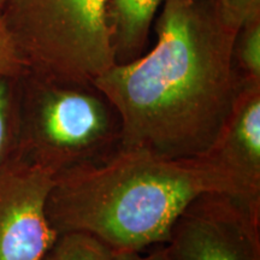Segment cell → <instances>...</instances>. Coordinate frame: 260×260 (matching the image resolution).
Masks as SVG:
<instances>
[{
    "label": "cell",
    "instance_id": "1",
    "mask_svg": "<svg viewBox=\"0 0 260 260\" xmlns=\"http://www.w3.org/2000/svg\"><path fill=\"white\" fill-rule=\"evenodd\" d=\"M155 32L148 53L113 64L93 84L121 117V148L198 158L242 83L233 57L237 31L223 22L218 0H165Z\"/></svg>",
    "mask_w": 260,
    "mask_h": 260
},
{
    "label": "cell",
    "instance_id": "2",
    "mask_svg": "<svg viewBox=\"0 0 260 260\" xmlns=\"http://www.w3.org/2000/svg\"><path fill=\"white\" fill-rule=\"evenodd\" d=\"M205 191L239 198L230 178L204 157L119 148L105 160L56 175L46 213L58 234L86 233L115 253L141 252L167 243L180 213Z\"/></svg>",
    "mask_w": 260,
    "mask_h": 260
},
{
    "label": "cell",
    "instance_id": "3",
    "mask_svg": "<svg viewBox=\"0 0 260 260\" xmlns=\"http://www.w3.org/2000/svg\"><path fill=\"white\" fill-rule=\"evenodd\" d=\"M18 154L54 176L121 148V117L93 83L27 71L18 80Z\"/></svg>",
    "mask_w": 260,
    "mask_h": 260
},
{
    "label": "cell",
    "instance_id": "4",
    "mask_svg": "<svg viewBox=\"0 0 260 260\" xmlns=\"http://www.w3.org/2000/svg\"><path fill=\"white\" fill-rule=\"evenodd\" d=\"M110 0H9L0 19L29 73L93 83L116 64Z\"/></svg>",
    "mask_w": 260,
    "mask_h": 260
},
{
    "label": "cell",
    "instance_id": "5",
    "mask_svg": "<svg viewBox=\"0 0 260 260\" xmlns=\"http://www.w3.org/2000/svg\"><path fill=\"white\" fill-rule=\"evenodd\" d=\"M164 249L168 260H260V213L230 194L205 191L175 220Z\"/></svg>",
    "mask_w": 260,
    "mask_h": 260
},
{
    "label": "cell",
    "instance_id": "6",
    "mask_svg": "<svg viewBox=\"0 0 260 260\" xmlns=\"http://www.w3.org/2000/svg\"><path fill=\"white\" fill-rule=\"evenodd\" d=\"M53 180L19 154L0 168V260H41L56 242L46 213Z\"/></svg>",
    "mask_w": 260,
    "mask_h": 260
},
{
    "label": "cell",
    "instance_id": "7",
    "mask_svg": "<svg viewBox=\"0 0 260 260\" xmlns=\"http://www.w3.org/2000/svg\"><path fill=\"white\" fill-rule=\"evenodd\" d=\"M200 157L224 172L240 199L260 213V81L242 80L219 134Z\"/></svg>",
    "mask_w": 260,
    "mask_h": 260
},
{
    "label": "cell",
    "instance_id": "8",
    "mask_svg": "<svg viewBox=\"0 0 260 260\" xmlns=\"http://www.w3.org/2000/svg\"><path fill=\"white\" fill-rule=\"evenodd\" d=\"M165 0H110L107 21L116 63L141 56L151 24Z\"/></svg>",
    "mask_w": 260,
    "mask_h": 260
},
{
    "label": "cell",
    "instance_id": "9",
    "mask_svg": "<svg viewBox=\"0 0 260 260\" xmlns=\"http://www.w3.org/2000/svg\"><path fill=\"white\" fill-rule=\"evenodd\" d=\"M18 80L0 75V168L18 154Z\"/></svg>",
    "mask_w": 260,
    "mask_h": 260
},
{
    "label": "cell",
    "instance_id": "10",
    "mask_svg": "<svg viewBox=\"0 0 260 260\" xmlns=\"http://www.w3.org/2000/svg\"><path fill=\"white\" fill-rule=\"evenodd\" d=\"M41 260H115V252L89 234H59Z\"/></svg>",
    "mask_w": 260,
    "mask_h": 260
},
{
    "label": "cell",
    "instance_id": "11",
    "mask_svg": "<svg viewBox=\"0 0 260 260\" xmlns=\"http://www.w3.org/2000/svg\"><path fill=\"white\" fill-rule=\"evenodd\" d=\"M233 57L241 80L260 81V18L248 22L237 31Z\"/></svg>",
    "mask_w": 260,
    "mask_h": 260
},
{
    "label": "cell",
    "instance_id": "12",
    "mask_svg": "<svg viewBox=\"0 0 260 260\" xmlns=\"http://www.w3.org/2000/svg\"><path fill=\"white\" fill-rule=\"evenodd\" d=\"M218 8L224 23L235 31L260 18V0H218Z\"/></svg>",
    "mask_w": 260,
    "mask_h": 260
},
{
    "label": "cell",
    "instance_id": "13",
    "mask_svg": "<svg viewBox=\"0 0 260 260\" xmlns=\"http://www.w3.org/2000/svg\"><path fill=\"white\" fill-rule=\"evenodd\" d=\"M27 73L14 41L0 19V75L18 77Z\"/></svg>",
    "mask_w": 260,
    "mask_h": 260
},
{
    "label": "cell",
    "instance_id": "14",
    "mask_svg": "<svg viewBox=\"0 0 260 260\" xmlns=\"http://www.w3.org/2000/svg\"><path fill=\"white\" fill-rule=\"evenodd\" d=\"M115 260H168V258L162 247L148 255H142L140 252H117L115 253Z\"/></svg>",
    "mask_w": 260,
    "mask_h": 260
},
{
    "label": "cell",
    "instance_id": "15",
    "mask_svg": "<svg viewBox=\"0 0 260 260\" xmlns=\"http://www.w3.org/2000/svg\"><path fill=\"white\" fill-rule=\"evenodd\" d=\"M9 0H0V17H2L3 11H4L6 4H8Z\"/></svg>",
    "mask_w": 260,
    "mask_h": 260
}]
</instances>
